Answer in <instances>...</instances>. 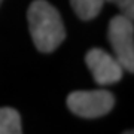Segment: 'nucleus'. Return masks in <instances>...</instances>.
Segmentation results:
<instances>
[{"mask_svg":"<svg viewBox=\"0 0 134 134\" xmlns=\"http://www.w3.org/2000/svg\"><path fill=\"white\" fill-rule=\"evenodd\" d=\"M31 40L40 52H52L66 37L58 10L46 0H34L27 12Z\"/></svg>","mask_w":134,"mask_h":134,"instance_id":"nucleus-1","label":"nucleus"},{"mask_svg":"<svg viewBox=\"0 0 134 134\" xmlns=\"http://www.w3.org/2000/svg\"><path fill=\"white\" fill-rule=\"evenodd\" d=\"M109 42L116 60L130 73L134 72V27L133 19L116 15L109 23Z\"/></svg>","mask_w":134,"mask_h":134,"instance_id":"nucleus-2","label":"nucleus"},{"mask_svg":"<svg viewBox=\"0 0 134 134\" xmlns=\"http://www.w3.org/2000/svg\"><path fill=\"white\" fill-rule=\"evenodd\" d=\"M115 104L113 94L106 90L73 91L67 97V107L81 118H98L109 113Z\"/></svg>","mask_w":134,"mask_h":134,"instance_id":"nucleus-3","label":"nucleus"},{"mask_svg":"<svg viewBox=\"0 0 134 134\" xmlns=\"http://www.w3.org/2000/svg\"><path fill=\"white\" fill-rule=\"evenodd\" d=\"M85 61L94 81L101 86L116 83L122 77L124 67L115 57H112L100 48H92L91 51H88Z\"/></svg>","mask_w":134,"mask_h":134,"instance_id":"nucleus-4","label":"nucleus"},{"mask_svg":"<svg viewBox=\"0 0 134 134\" xmlns=\"http://www.w3.org/2000/svg\"><path fill=\"white\" fill-rule=\"evenodd\" d=\"M21 116L12 107H0V134H19Z\"/></svg>","mask_w":134,"mask_h":134,"instance_id":"nucleus-5","label":"nucleus"},{"mask_svg":"<svg viewBox=\"0 0 134 134\" xmlns=\"http://www.w3.org/2000/svg\"><path fill=\"white\" fill-rule=\"evenodd\" d=\"M70 3L77 16L83 21H88L100 14L104 0H70Z\"/></svg>","mask_w":134,"mask_h":134,"instance_id":"nucleus-6","label":"nucleus"},{"mask_svg":"<svg viewBox=\"0 0 134 134\" xmlns=\"http://www.w3.org/2000/svg\"><path fill=\"white\" fill-rule=\"evenodd\" d=\"M104 2H110L116 5L121 9V14L125 15L127 18L133 19L134 16V0H104Z\"/></svg>","mask_w":134,"mask_h":134,"instance_id":"nucleus-7","label":"nucleus"},{"mask_svg":"<svg viewBox=\"0 0 134 134\" xmlns=\"http://www.w3.org/2000/svg\"><path fill=\"white\" fill-rule=\"evenodd\" d=\"M0 3H2V0H0Z\"/></svg>","mask_w":134,"mask_h":134,"instance_id":"nucleus-8","label":"nucleus"}]
</instances>
